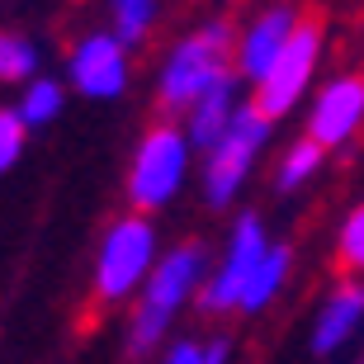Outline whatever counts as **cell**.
Segmentation results:
<instances>
[{"instance_id":"1","label":"cell","mask_w":364,"mask_h":364,"mask_svg":"<svg viewBox=\"0 0 364 364\" xmlns=\"http://www.w3.org/2000/svg\"><path fill=\"white\" fill-rule=\"evenodd\" d=\"M203 265H208L203 242H180L171 256L156 260V270L147 274L142 298L133 308V322H128V355H147L171 331L176 312L185 308V298L203 284Z\"/></svg>"},{"instance_id":"2","label":"cell","mask_w":364,"mask_h":364,"mask_svg":"<svg viewBox=\"0 0 364 364\" xmlns=\"http://www.w3.org/2000/svg\"><path fill=\"white\" fill-rule=\"evenodd\" d=\"M232 24L228 19H208L203 28H194L189 38L176 43V53L166 57L161 81H156V100L166 114H189L208 85H218L223 76H232Z\"/></svg>"},{"instance_id":"3","label":"cell","mask_w":364,"mask_h":364,"mask_svg":"<svg viewBox=\"0 0 364 364\" xmlns=\"http://www.w3.org/2000/svg\"><path fill=\"white\" fill-rule=\"evenodd\" d=\"M151 260H156V232L142 213H128L119 223H109L100 256H95V298L100 303H119L147 284Z\"/></svg>"},{"instance_id":"4","label":"cell","mask_w":364,"mask_h":364,"mask_svg":"<svg viewBox=\"0 0 364 364\" xmlns=\"http://www.w3.org/2000/svg\"><path fill=\"white\" fill-rule=\"evenodd\" d=\"M189 166V137L171 123H156L133 151V166H128V199H133L137 213H151L171 203V194L180 189Z\"/></svg>"},{"instance_id":"5","label":"cell","mask_w":364,"mask_h":364,"mask_svg":"<svg viewBox=\"0 0 364 364\" xmlns=\"http://www.w3.org/2000/svg\"><path fill=\"white\" fill-rule=\"evenodd\" d=\"M322 38H326L322 14H303L298 28H294V38H289V48L279 53V62H274V67L265 71V81L256 85V100H251V105L270 123L284 119V114L298 105V95L308 90L312 71H317V57H322Z\"/></svg>"},{"instance_id":"6","label":"cell","mask_w":364,"mask_h":364,"mask_svg":"<svg viewBox=\"0 0 364 364\" xmlns=\"http://www.w3.org/2000/svg\"><path fill=\"white\" fill-rule=\"evenodd\" d=\"M265 137H270V119L256 105H242L237 119H232V133L208 151V166H203V199L213 203V208H228L232 194L246 185L251 166H256V151L265 147Z\"/></svg>"},{"instance_id":"7","label":"cell","mask_w":364,"mask_h":364,"mask_svg":"<svg viewBox=\"0 0 364 364\" xmlns=\"http://www.w3.org/2000/svg\"><path fill=\"white\" fill-rule=\"evenodd\" d=\"M265 232H260V218L256 213H242L237 218V228H232V242H228V256L218 265L208 279H203V312H228V308H242V294L256 265L265 260Z\"/></svg>"},{"instance_id":"8","label":"cell","mask_w":364,"mask_h":364,"mask_svg":"<svg viewBox=\"0 0 364 364\" xmlns=\"http://www.w3.org/2000/svg\"><path fill=\"white\" fill-rule=\"evenodd\" d=\"M67 81L85 100H114L128 85V48L114 33H85L67 57Z\"/></svg>"},{"instance_id":"9","label":"cell","mask_w":364,"mask_h":364,"mask_svg":"<svg viewBox=\"0 0 364 364\" xmlns=\"http://www.w3.org/2000/svg\"><path fill=\"white\" fill-rule=\"evenodd\" d=\"M364 128V76H336L326 81L312 100L308 114V137L317 147H346Z\"/></svg>"},{"instance_id":"10","label":"cell","mask_w":364,"mask_h":364,"mask_svg":"<svg viewBox=\"0 0 364 364\" xmlns=\"http://www.w3.org/2000/svg\"><path fill=\"white\" fill-rule=\"evenodd\" d=\"M303 14L294 10V5H270L265 14H256V24L242 33V43H237V67H242L246 81H265V71L279 62V53L289 48V38H294V28Z\"/></svg>"},{"instance_id":"11","label":"cell","mask_w":364,"mask_h":364,"mask_svg":"<svg viewBox=\"0 0 364 364\" xmlns=\"http://www.w3.org/2000/svg\"><path fill=\"white\" fill-rule=\"evenodd\" d=\"M360 326H364V284L341 279L312 317V355H336L341 346L355 341Z\"/></svg>"},{"instance_id":"12","label":"cell","mask_w":364,"mask_h":364,"mask_svg":"<svg viewBox=\"0 0 364 364\" xmlns=\"http://www.w3.org/2000/svg\"><path fill=\"white\" fill-rule=\"evenodd\" d=\"M237 81L232 76H223L218 85H208V90L194 100V109H189V123H185V137L194 142V147L213 151L223 137L232 133V119H237Z\"/></svg>"},{"instance_id":"13","label":"cell","mask_w":364,"mask_h":364,"mask_svg":"<svg viewBox=\"0 0 364 364\" xmlns=\"http://www.w3.org/2000/svg\"><path fill=\"white\" fill-rule=\"evenodd\" d=\"M284 279H289V246H270V251H265V260L256 265V274H251V284H246L242 312H260L284 289Z\"/></svg>"},{"instance_id":"14","label":"cell","mask_w":364,"mask_h":364,"mask_svg":"<svg viewBox=\"0 0 364 364\" xmlns=\"http://www.w3.org/2000/svg\"><path fill=\"white\" fill-rule=\"evenodd\" d=\"M317 166H322V147L312 142V137H298L294 147L279 156V171H274V189L279 194H294L298 185H308L317 176Z\"/></svg>"},{"instance_id":"15","label":"cell","mask_w":364,"mask_h":364,"mask_svg":"<svg viewBox=\"0 0 364 364\" xmlns=\"http://www.w3.org/2000/svg\"><path fill=\"white\" fill-rule=\"evenodd\" d=\"M109 19H114V38L133 48L156 24V0H109Z\"/></svg>"},{"instance_id":"16","label":"cell","mask_w":364,"mask_h":364,"mask_svg":"<svg viewBox=\"0 0 364 364\" xmlns=\"http://www.w3.org/2000/svg\"><path fill=\"white\" fill-rule=\"evenodd\" d=\"M62 100H67V95H62V85L43 76V81H28L24 85V100H19V109H14V114L24 119V128H48V123L62 114Z\"/></svg>"},{"instance_id":"17","label":"cell","mask_w":364,"mask_h":364,"mask_svg":"<svg viewBox=\"0 0 364 364\" xmlns=\"http://www.w3.org/2000/svg\"><path fill=\"white\" fill-rule=\"evenodd\" d=\"M33 71H38V53H33V43L24 33H5L0 28V81L14 85V81H33Z\"/></svg>"},{"instance_id":"18","label":"cell","mask_w":364,"mask_h":364,"mask_svg":"<svg viewBox=\"0 0 364 364\" xmlns=\"http://www.w3.org/2000/svg\"><path fill=\"white\" fill-rule=\"evenodd\" d=\"M336 260L346 274H364V203H355L336 237Z\"/></svg>"},{"instance_id":"19","label":"cell","mask_w":364,"mask_h":364,"mask_svg":"<svg viewBox=\"0 0 364 364\" xmlns=\"http://www.w3.org/2000/svg\"><path fill=\"white\" fill-rule=\"evenodd\" d=\"M24 137H28L24 119H19L14 109H0V176L24 156Z\"/></svg>"},{"instance_id":"20","label":"cell","mask_w":364,"mask_h":364,"mask_svg":"<svg viewBox=\"0 0 364 364\" xmlns=\"http://www.w3.org/2000/svg\"><path fill=\"white\" fill-rule=\"evenodd\" d=\"M161 364H203V346H194V341H176V346L166 350Z\"/></svg>"},{"instance_id":"21","label":"cell","mask_w":364,"mask_h":364,"mask_svg":"<svg viewBox=\"0 0 364 364\" xmlns=\"http://www.w3.org/2000/svg\"><path fill=\"white\" fill-rule=\"evenodd\" d=\"M228 355H232V341H208V346H203V364H228Z\"/></svg>"}]
</instances>
